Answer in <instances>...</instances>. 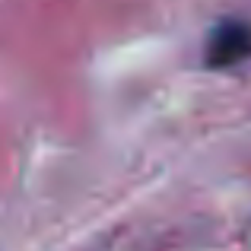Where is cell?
<instances>
[{
  "label": "cell",
  "mask_w": 251,
  "mask_h": 251,
  "mask_svg": "<svg viewBox=\"0 0 251 251\" xmlns=\"http://www.w3.org/2000/svg\"><path fill=\"white\" fill-rule=\"evenodd\" d=\"M203 61H207V67H216V70L251 61V23L248 19H223V23H216L207 45H203Z\"/></svg>",
  "instance_id": "1"
}]
</instances>
